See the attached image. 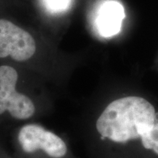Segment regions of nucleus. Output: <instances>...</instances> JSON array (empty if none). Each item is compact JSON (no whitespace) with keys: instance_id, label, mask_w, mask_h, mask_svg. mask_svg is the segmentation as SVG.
I'll return each instance as SVG.
<instances>
[{"instance_id":"7","label":"nucleus","mask_w":158,"mask_h":158,"mask_svg":"<svg viewBox=\"0 0 158 158\" xmlns=\"http://www.w3.org/2000/svg\"><path fill=\"white\" fill-rule=\"evenodd\" d=\"M47 2L54 9H62L68 5V0H47Z\"/></svg>"},{"instance_id":"5","label":"nucleus","mask_w":158,"mask_h":158,"mask_svg":"<svg viewBox=\"0 0 158 158\" xmlns=\"http://www.w3.org/2000/svg\"><path fill=\"white\" fill-rule=\"evenodd\" d=\"M124 11L122 5L116 1H107L99 9L96 19L98 33L103 37H110L121 30Z\"/></svg>"},{"instance_id":"1","label":"nucleus","mask_w":158,"mask_h":158,"mask_svg":"<svg viewBox=\"0 0 158 158\" xmlns=\"http://www.w3.org/2000/svg\"><path fill=\"white\" fill-rule=\"evenodd\" d=\"M153 106L139 97L114 100L103 110L96 127L102 138L124 143L141 137L155 123Z\"/></svg>"},{"instance_id":"6","label":"nucleus","mask_w":158,"mask_h":158,"mask_svg":"<svg viewBox=\"0 0 158 158\" xmlns=\"http://www.w3.org/2000/svg\"><path fill=\"white\" fill-rule=\"evenodd\" d=\"M141 138L142 143L146 149H152L158 155V122H155Z\"/></svg>"},{"instance_id":"4","label":"nucleus","mask_w":158,"mask_h":158,"mask_svg":"<svg viewBox=\"0 0 158 158\" xmlns=\"http://www.w3.org/2000/svg\"><path fill=\"white\" fill-rule=\"evenodd\" d=\"M19 141L26 152L31 153L42 149L53 158L64 157L68 151L62 138L38 124L23 126L19 131Z\"/></svg>"},{"instance_id":"8","label":"nucleus","mask_w":158,"mask_h":158,"mask_svg":"<svg viewBox=\"0 0 158 158\" xmlns=\"http://www.w3.org/2000/svg\"><path fill=\"white\" fill-rule=\"evenodd\" d=\"M158 122V113L155 114V122Z\"/></svg>"},{"instance_id":"3","label":"nucleus","mask_w":158,"mask_h":158,"mask_svg":"<svg viewBox=\"0 0 158 158\" xmlns=\"http://www.w3.org/2000/svg\"><path fill=\"white\" fill-rule=\"evenodd\" d=\"M36 51L33 37L6 19H0V58L10 56L17 62L31 58Z\"/></svg>"},{"instance_id":"2","label":"nucleus","mask_w":158,"mask_h":158,"mask_svg":"<svg viewBox=\"0 0 158 158\" xmlns=\"http://www.w3.org/2000/svg\"><path fill=\"white\" fill-rule=\"evenodd\" d=\"M17 71L7 65L0 66V114L7 110L17 119H27L35 114V108L28 97L18 92Z\"/></svg>"}]
</instances>
